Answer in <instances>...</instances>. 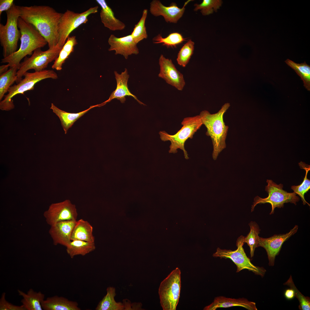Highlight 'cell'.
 Returning a JSON list of instances; mask_svg holds the SVG:
<instances>
[{"label":"cell","instance_id":"obj_40","mask_svg":"<svg viewBox=\"0 0 310 310\" xmlns=\"http://www.w3.org/2000/svg\"><path fill=\"white\" fill-rule=\"evenodd\" d=\"M285 297L288 299H292L295 296V292L294 290L291 288L286 290L284 293Z\"/></svg>","mask_w":310,"mask_h":310},{"label":"cell","instance_id":"obj_36","mask_svg":"<svg viewBox=\"0 0 310 310\" xmlns=\"http://www.w3.org/2000/svg\"><path fill=\"white\" fill-rule=\"evenodd\" d=\"M284 284L289 286L294 290L295 296L297 298L299 302L300 309L302 310H309L310 302L309 298L303 295L297 290L294 284L291 276Z\"/></svg>","mask_w":310,"mask_h":310},{"label":"cell","instance_id":"obj_39","mask_svg":"<svg viewBox=\"0 0 310 310\" xmlns=\"http://www.w3.org/2000/svg\"><path fill=\"white\" fill-rule=\"evenodd\" d=\"M13 2V0H0V16L3 11L9 10L14 4Z\"/></svg>","mask_w":310,"mask_h":310},{"label":"cell","instance_id":"obj_33","mask_svg":"<svg viewBox=\"0 0 310 310\" xmlns=\"http://www.w3.org/2000/svg\"><path fill=\"white\" fill-rule=\"evenodd\" d=\"M148 10L144 9L140 20L135 25L133 31L131 34L135 42L137 44L144 39H146L148 34L145 26V21L147 18Z\"/></svg>","mask_w":310,"mask_h":310},{"label":"cell","instance_id":"obj_19","mask_svg":"<svg viewBox=\"0 0 310 310\" xmlns=\"http://www.w3.org/2000/svg\"><path fill=\"white\" fill-rule=\"evenodd\" d=\"M235 306L242 307L249 310H257L255 303L249 301L246 299H232L224 296L215 297L213 302L205 307L203 310H215L219 308H227Z\"/></svg>","mask_w":310,"mask_h":310},{"label":"cell","instance_id":"obj_11","mask_svg":"<svg viewBox=\"0 0 310 310\" xmlns=\"http://www.w3.org/2000/svg\"><path fill=\"white\" fill-rule=\"evenodd\" d=\"M98 6L91 7L81 13L67 10L63 13L58 25L59 41L58 44L63 47L70 34L81 24L86 23L90 14L97 13Z\"/></svg>","mask_w":310,"mask_h":310},{"label":"cell","instance_id":"obj_31","mask_svg":"<svg viewBox=\"0 0 310 310\" xmlns=\"http://www.w3.org/2000/svg\"><path fill=\"white\" fill-rule=\"evenodd\" d=\"M299 165L301 168H303L306 171L305 176L303 181L300 185L297 186H292L291 189L294 193L300 196L303 205L307 204L310 206V204L306 202L304 197L305 194L310 189V180L307 178L308 172L310 170V166L302 162L299 163Z\"/></svg>","mask_w":310,"mask_h":310},{"label":"cell","instance_id":"obj_17","mask_svg":"<svg viewBox=\"0 0 310 310\" xmlns=\"http://www.w3.org/2000/svg\"><path fill=\"white\" fill-rule=\"evenodd\" d=\"M76 220L59 222L51 226L49 233L54 245L59 244L66 247L71 241L72 232Z\"/></svg>","mask_w":310,"mask_h":310},{"label":"cell","instance_id":"obj_41","mask_svg":"<svg viewBox=\"0 0 310 310\" xmlns=\"http://www.w3.org/2000/svg\"><path fill=\"white\" fill-rule=\"evenodd\" d=\"M9 65L7 64L6 65H3L0 66V75L2 74L7 71L9 69Z\"/></svg>","mask_w":310,"mask_h":310},{"label":"cell","instance_id":"obj_4","mask_svg":"<svg viewBox=\"0 0 310 310\" xmlns=\"http://www.w3.org/2000/svg\"><path fill=\"white\" fill-rule=\"evenodd\" d=\"M24 78L17 84L11 86L9 88L8 93L5 95L4 99L0 102V109L2 111H9L14 108L12 98L16 95L24 94L26 91L33 90L35 85L41 81L48 78L57 79V73L52 70L44 69L40 71L28 72L24 73Z\"/></svg>","mask_w":310,"mask_h":310},{"label":"cell","instance_id":"obj_27","mask_svg":"<svg viewBox=\"0 0 310 310\" xmlns=\"http://www.w3.org/2000/svg\"><path fill=\"white\" fill-rule=\"evenodd\" d=\"M77 44L75 36H69L58 57L52 65V68L57 71L61 70L63 64L71 53L73 52L74 47Z\"/></svg>","mask_w":310,"mask_h":310},{"label":"cell","instance_id":"obj_16","mask_svg":"<svg viewBox=\"0 0 310 310\" xmlns=\"http://www.w3.org/2000/svg\"><path fill=\"white\" fill-rule=\"evenodd\" d=\"M110 46L109 51H115V55H123L126 59L132 54L137 55L139 53L137 44L131 34L118 38L111 34L108 40Z\"/></svg>","mask_w":310,"mask_h":310},{"label":"cell","instance_id":"obj_1","mask_svg":"<svg viewBox=\"0 0 310 310\" xmlns=\"http://www.w3.org/2000/svg\"><path fill=\"white\" fill-rule=\"evenodd\" d=\"M18 7L20 17L35 28L46 40L49 48L57 45L58 25L62 13L47 5Z\"/></svg>","mask_w":310,"mask_h":310},{"label":"cell","instance_id":"obj_22","mask_svg":"<svg viewBox=\"0 0 310 310\" xmlns=\"http://www.w3.org/2000/svg\"><path fill=\"white\" fill-rule=\"evenodd\" d=\"M101 106V104L91 106L88 109L76 113H70L62 110L53 103H51L50 108L59 118L61 125L66 134L68 129L71 127L74 123L90 110L96 107Z\"/></svg>","mask_w":310,"mask_h":310},{"label":"cell","instance_id":"obj_14","mask_svg":"<svg viewBox=\"0 0 310 310\" xmlns=\"http://www.w3.org/2000/svg\"><path fill=\"white\" fill-rule=\"evenodd\" d=\"M298 226L295 225L290 231L285 234L275 235L268 238L259 237L258 247H261L266 250L269 266L274 265L275 257L278 253L283 243L297 231Z\"/></svg>","mask_w":310,"mask_h":310},{"label":"cell","instance_id":"obj_30","mask_svg":"<svg viewBox=\"0 0 310 310\" xmlns=\"http://www.w3.org/2000/svg\"><path fill=\"white\" fill-rule=\"evenodd\" d=\"M186 39L180 33L174 32L165 38H163L160 34H159L153 38L152 40L154 44L161 43L167 48H175L186 41Z\"/></svg>","mask_w":310,"mask_h":310},{"label":"cell","instance_id":"obj_23","mask_svg":"<svg viewBox=\"0 0 310 310\" xmlns=\"http://www.w3.org/2000/svg\"><path fill=\"white\" fill-rule=\"evenodd\" d=\"M19 295L22 297V305L26 310H42V303L44 300L45 295L41 292H37L30 288L27 293L18 290Z\"/></svg>","mask_w":310,"mask_h":310},{"label":"cell","instance_id":"obj_9","mask_svg":"<svg viewBox=\"0 0 310 310\" xmlns=\"http://www.w3.org/2000/svg\"><path fill=\"white\" fill-rule=\"evenodd\" d=\"M266 182L268 185L265 186V190L268 195L265 198H262L258 196L255 197L252 205L251 212L257 204L269 203L272 206V210L270 214H272L274 213L276 208H283L284 203L289 202L296 205L297 202L299 200V198L294 192L288 193L283 190L282 184L278 185L271 180L267 179Z\"/></svg>","mask_w":310,"mask_h":310},{"label":"cell","instance_id":"obj_25","mask_svg":"<svg viewBox=\"0 0 310 310\" xmlns=\"http://www.w3.org/2000/svg\"><path fill=\"white\" fill-rule=\"evenodd\" d=\"M66 248L67 253L73 258L77 255H85L94 251L96 246L94 242L73 240L71 241Z\"/></svg>","mask_w":310,"mask_h":310},{"label":"cell","instance_id":"obj_6","mask_svg":"<svg viewBox=\"0 0 310 310\" xmlns=\"http://www.w3.org/2000/svg\"><path fill=\"white\" fill-rule=\"evenodd\" d=\"M183 126L175 134L171 135L164 131H160L159 133L160 138L163 141H169L171 142L169 153H176L177 150H183L184 156L186 159L189 158L185 147V143L189 138H193L195 133L203 125L199 115L192 117H185L181 122Z\"/></svg>","mask_w":310,"mask_h":310},{"label":"cell","instance_id":"obj_32","mask_svg":"<svg viewBox=\"0 0 310 310\" xmlns=\"http://www.w3.org/2000/svg\"><path fill=\"white\" fill-rule=\"evenodd\" d=\"M250 228L249 232L244 238V242L250 248L251 257H253L255 249L258 247L260 229L259 226L255 222L251 221L249 224Z\"/></svg>","mask_w":310,"mask_h":310},{"label":"cell","instance_id":"obj_24","mask_svg":"<svg viewBox=\"0 0 310 310\" xmlns=\"http://www.w3.org/2000/svg\"><path fill=\"white\" fill-rule=\"evenodd\" d=\"M93 230V227L88 221L82 219L77 220L72 232L71 240L94 242Z\"/></svg>","mask_w":310,"mask_h":310},{"label":"cell","instance_id":"obj_34","mask_svg":"<svg viewBox=\"0 0 310 310\" xmlns=\"http://www.w3.org/2000/svg\"><path fill=\"white\" fill-rule=\"evenodd\" d=\"M194 45V42L190 39L181 48L177 58V62L179 65L183 67L186 66L193 54Z\"/></svg>","mask_w":310,"mask_h":310},{"label":"cell","instance_id":"obj_13","mask_svg":"<svg viewBox=\"0 0 310 310\" xmlns=\"http://www.w3.org/2000/svg\"><path fill=\"white\" fill-rule=\"evenodd\" d=\"M159 64L160 71L158 77L178 90H182L185 84L183 75L177 69L171 60L161 54L159 59Z\"/></svg>","mask_w":310,"mask_h":310},{"label":"cell","instance_id":"obj_28","mask_svg":"<svg viewBox=\"0 0 310 310\" xmlns=\"http://www.w3.org/2000/svg\"><path fill=\"white\" fill-rule=\"evenodd\" d=\"M19 69L16 66L10 67L5 72L0 75V100L1 101L5 94L17 80V72Z\"/></svg>","mask_w":310,"mask_h":310},{"label":"cell","instance_id":"obj_26","mask_svg":"<svg viewBox=\"0 0 310 310\" xmlns=\"http://www.w3.org/2000/svg\"><path fill=\"white\" fill-rule=\"evenodd\" d=\"M107 293L99 302L96 310H124L123 303L117 302L115 299L116 295L115 288L112 286L108 287Z\"/></svg>","mask_w":310,"mask_h":310},{"label":"cell","instance_id":"obj_3","mask_svg":"<svg viewBox=\"0 0 310 310\" xmlns=\"http://www.w3.org/2000/svg\"><path fill=\"white\" fill-rule=\"evenodd\" d=\"M230 106L229 103H226L216 113L211 114L204 110L199 115L203 125L206 128V134L210 136L212 140L213 148L212 157L214 160L226 147V140L228 127L224 122L223 116Z\"/></svg>","mask_w":310,"mask_h":310},{"label":"cell","instance_id":"obj_10","mask_svg":"<svg viewBox=\"0 0 310 310\" xmlns=\"http://www.w3.org/2000/svg\"><path fill=\"white\" fill-rule=\"evenodd\" d=\"M245 237L241 236L237 239L236 242L237 249L234 250L221 249L218 247L216 252L213 255L214 257L220 258L230 259L237 266L236 272H238L244 269L251 271L256 274L263 276L265 272L263 268L256 266L251 262L250 259L247 256L243 247L245 242Z\"/></svg>","mask_w":310,"mask_h":310},{"label":"cell","instance_id":"obj_21","mask_svg":"<svg viewBox=\"0 0 310 310\" xmlns=\"http://www.w3.org/2000/svg\"><path fill=\"white\" fill-rule=\"evenodd\" d=\"M44 310H80L77 302L62 297L55 296L48 297L42 303Z\"/></svg>","mask_w":310,"mask_h":310},{"label":"cell","instance_id":"obj_8","mask_svg":"<svg viewBox=\"0 0 310 310\" xmlns=\"http://www.w3.org/2000/svg\"><path fill=\"white\" fill-rule=\"evenodd\" d=\"M63 47L57 44L54 47L44 51H42L40 48H38L34 51L30 57H26L20 63L17 72V84L22 79L24 73L30 69H34L35 71L45 69L49 63L57 58Z\"/></svg>","mask_w":310,"mask_h":310},{"label":"cell","instance_id":"obj_2","mask_svg":"<svg viewBox=\"0 0 310 310\" xmlns=\"http://www.w3.org/2000/svg\"><path fill=\"white\" fill-rule=\"evenodd\" d=\"M18 25L21 34L20 48L16 52L2 59L1 63H7L9 67L16 66L19 69L22 59L27 55H32L35 50L43 47L48 43L33 25L25 22L20 17Z\"/></svg>","mask_w":310,"mask_h":310},{"label":"cell","instance_id":"obj_5","mask_svg":"<svg viewBox=\"0 0 310 310\" xmlns=\"http://www.w3.org/2000/svg\"><path fill=\"white\" fill-rule=\"evenodd\" d=\"M6 12V24L5 25L0 24V42L3 47V58L17 51L18 41L21 36L18 25V19L20 17L18 6L14 4Z\"/></svg>","mask_w":310,"mask_h":310},{"label":"cell","instance_id":"obj_35","mask_svg":"<svg viewBox=\"0 0 310 310\" xmlns=\"http://www.w3.org/2000/svg\"><path fill=\"white\" fill-rule=\"evenodd\" d=\"M222 3V1L220 0H203L200 4H194V10H200L203 15H208L213 13L214 11H216Z\"/></svg>","mask_w":310,"mask_h":310},{"label":"cell","instance_id":"obj_20","mask_svg":"<svg viewBox=\"0 0 310 310\" xmlns=\"http://www.w3.org/2000/svg\"><path fill=\"white\" fill-rule=\"evenodd\" d=\"M101 9L100 16L102 22L105 27L112 31L121 30L125 29V25L123 22L115 17L114 12L104 0H96Z\"/></svg>","mask_w":310,"mask_h":310},{"label":"cell","instance_id":"obj_37","mask_svg":"<svg viewBox=\"0 0 310 310\" xmlns=\"http://www.w3.org/2000/svg\"><path fill=\"white\" fill-rule=\"evenodd\" d=\"M6 294L3 292L0 299V310H26L22 305H14L9 302L6 299Z\"/></svg>","mask_w":310,"mask_h":310},{"label":"cell","instance_id":"obj_15","mask_svg":"<svg viewBox=\"0 0 310 310\" xmlns=\"http://www.w3.org/2000/svg\"><path fill=\"white\" fill-rule=\"evenodd\" d=\"M191 1H187L183 7L180 8L175 3L166 6L159 0H153L150 3V13L155 16H162L167 22L176 23L183 16L185 6Z\"/></svg>","mask_w":310,"mask_h":310},{"label":"cell","instance_id":"obj_12","mask_svg":"<svg viewBox=\"0 0 310 310\" xmlns=\"http://www.w3.org/2000/svg\"><path fill=\"white\" fill-rule=\"evenodd\" d=\"M78 215L75 205L69 200L52 204L43 214L46 222L50 226L61 221L76 220Z\"/></svg>","mask_w":310,"mask_h":310},{"label":"cell","instance_id":"obj_18","mask_svg":"<svg viewBox=\"0 0 310 310\" xmlns=\"http://www.w3.org/2000/svg\"><path fill=\"white\" fill-rule=\"evenodd\" d=\"M115 78L117 82V87L116 89L111 94L108 99L103 102L104 105L107 103L110 102L114 99L119 100L121 103H124L126 100L125 97L130 96L134 99L140 104L145 105V104L139 100L135 96L132 94L129 90L127 82L129 78L127 70L125 68L124 72L121 74H119L116 71H114Z\"/></svg>","mask_w":310,"mask_h":310},{"label":"cell","instance_id":"obj_7","mask_svg":"<svg viewBox=\"0 0 310 310\" xmlns=\"http://www.w3.org/2000/svg\"><path fill=\"white\" fill-rule=\"evenodd\" d=\"M181 272L178 268L173 270L160 283L158 294L163 310H175L180 297Z\"/></svg>","mask_w":310,"mask_h":310},{"label":"cell","instance_id":"obj_38","mask_svg":"<svg viewBox=\"0 0 310 310\" xmlns=\"http://www.w3.org/2000/svg\"><path fill=\"white\" fill-rule=\"evenodd\" d=\"M123 303L124 306V310H142L141 308L142 305L140 303H131L129 300L125 299L123 300Z\"/></svg>","mask_w":310,"mask_h":310},{"label":"cell","instance_id":"obj_29","mask_svg":"<svg viewBox=\"0 0 310 310\" xmlns=\"http://www.w3.org/2000/svg\"><path fill=\"white\" fill-rule=\"evenodd\" d=\"M285 62L293 69L303 81L304 86L309 91H310V66L305 61L300 64L297 63L287 59Z\"/></svg>","mask_w":310,"mask_h":310}]
</instances>
